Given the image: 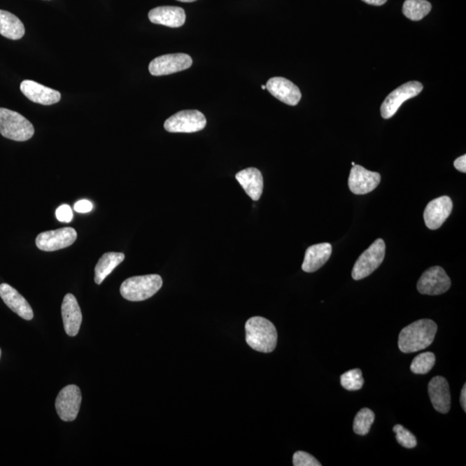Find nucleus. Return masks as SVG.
<instances>
[{"mask_svg":"<svg viewBox=\"0 0 466 466\" xmlns=\"http://www.w3.org/2000/svg\"><path fill=\"white\" fill-rule=\"evenodd\" d=\"M437 325L434 320L423 319L414 321L402 329L399 334L398 347L403 353H417L428 348L434 342Z\"/></svg>","mask_w":466,"mask_h":466,"instance_id":"1","label":"nucleus"},{"mask_svg":"<svg viewBox=\"0 0 466 466\" xmlns=\"http://www.w3.org/2000/svg\"><path fill=\"white\" fill-rule=\"evenodd\" d=\"M246 342L259 353H269L276 349L277 332L275 325L265 318H250L246 324Z\"/></svg>","mask_w":466,"mask_h":466,"instance_id":"2","label":"nucleus"},{"mask_svg":"<svg viewBox=\"0 0 466 466\" xmlns=\"http://www.w3.org/2000/svg\"><path fill=\"white\" fill-rule=\"evenodd\" d=\"M162 286V277L155 274L133 276L121 284L120 294L129 302H142L153 297Z\"/></svg>","mask_w":466,"mask_h":466,"instance_id":"3","label":"nucleus"},{"mask_svg":"<svg viewBox=\"0 0 466 466\" xmlns=\"http://www.w3.org/2000/svg\"><path fill=\"white\" fill-rule=\"evenodd\" d=\"M35 129L31 122L12 110L0 108V134L3 138L24 142L31 139Z\"/></svg>","mask_w":466,"mask_h":466,"instance_id":"4","label":"nucleus"},{"mask_svg":"<svg viewBox=\"0 0 466 466\" xmlns=\"http://www.w3.org/2000/svg\"><path fill=\"white\" fill-rule=\"evenodd\" d=\"M386 243L382 239H376L364 253L358 257L353 266L351 276L358 281L372 275L379 267L386 257Z\"/></svg>","mask_w":466,"mask_h":466,"instance_id":"5","label":"nucleus"},{"mask_svg":"<svg viewBox=\"0 0 466 466\" xmlns=\"http://www.w3.org/2000/svg\"><path fill=\"white\" fill-rule=\"evenodd\" d=\"M206 125V117L199 111L184 110L169 118L164 128L172 133H193L202 131Z\"/></svg>","mask_w":466,"mask_h":466,"instance_id":"6","label":"nucleus"},{"mask_svg":"<svg viewBox=\"0 0 466 466\" xmlns=\"http://www.w3.org/2000/svg\"><path fill=\"white\" fill-rule=\"evenodd\" d=\"M423 90V85L419 81H409L397 90L390 92L384 99L381 106V115L386 120H388L397 113L403 103L409 99L416 97Z\"/></svg>","mask_w":466,"mask_h":466,"instance_id":"7","label":"nucleus"},{"mask_svg":"<svg viewBox=\"0 0 466 466\" xmlns=\"http://www.w3.org/2000/svg\"><path fill=\"white\" fill-rule=\"evenodd\" d=\"M193 60L190 55L184 53L161 55L151 61L149 71L154 76L171 75L190 69Z\"/></svg>","mask_w":466,"mask_h":466,"instance_id":"8","label":"nucleus"},{"mask_svg":"<svg viewBox=\"0 0 466 466\" xmlns=\"http://www.w3.org/2000/svg\"><path fill=\"white\" fill-rule=\"evenodd\" d=\"M451 287V279L439 266L429 268L418 281L417 290L421 295H439L446 293Z\"/></svg>","mask_w":466,"mask_h":466,"instance_id":"9","label":"nucleus"},{"mask_svg":"<svg viewBox=\"0 0 466 466\" xmlns=\"http://www.w3.org/2000/svg\"><path fill=\"white\" fill-rule=\"evenodd\" d=\"M81 392L76 386H68L62 388L55 400V409L59 417L64 421H73L79 414Z\"/></svg>","mask_w":466,"mask_h":466,"instance_id":"10","label":"nucleus"},{"mask_svg":"<svg viewBox=\"0 0 466 466\" xmlns=\"http://www.w3.org/2000/svg\"><path fill=\"white\" fill-rule=\"evenodd\" d=\"M77 239V232L72 227H64L55 231L40 233L36 236V245L43 251H55L72 246Z\"/></svg>","mask_w":466,"mask_h":466,"instance_id":"11","label":"nucleus"},{"mask_svg":"<svg viewBox=\"0 0 466 466\" xmlns=\"http://www.w3.org/2000/svg\"><path fill=\"white\" fill-rule=\"evenodd\" d=\"M453 201L449 196L432 199L424 211V221L430 230H437L445 223L453 211Z\"/></svg>","mask_w":466,"mask_h":466,"instance_id":"12","label":"nucleus"},{"mask_svg":"<svg viewBox=\"0 0 466 466\" xmlns=\"http://www.w3.org/2000/svg\"><path fill=\"white\" fill-rule=\"evenodd\" d=\"M380 181L379 173L369 171L360 165H354L351 170L348 186L355 195H366L375 190Z\"/></svg>","mask_w":466,"mask_h":466,"instance_id":"13","label":"nucleus"},{"mask_svg":"<svg viewBox=\"0 0 466 466\" xmlns=\"http://www.w3.org/2000/svg\"><path fill=\"white\" fill-rule=\"evenodd\" d=\"M267 90L274 97L288 106H295L301 101L302 92L292 81L283 77H274L266 85Z\"/></svg>","mask_w":466,"mask_h":466,"instance_id":"14","label":"nucleus"},{"mask_svg":"<svg viewBox=\"0 0 466 466\" xmlns=\"http://www.w3.org/2000/svg\"><path fill=\"white\" fill-rule=\"evenodd\" d=\"M20 90L29 101L41 105H54L61 99L60 92L33 80H24L20 85Z\"/></svg>","mask_w":466,"mask_h":466,"instance_id":"15","label":"nucleus"},{"mask_svg":"<svg viewBox=\"0 0 466 466\" xmlns=\"http://www.w3.org/2000/svg\"><path fill=\"white\" fill-rule=\"evenodd\" d=\"M428 394L436 411L447 414L451 409V394L449 382L445 377L435 376L428 383Z\"/></svg>","mask_w":466,"mask_h":466,"instance_id":"16","label":"nucleus"},{"mask_svg":"<svg viewBox=\"0 0 466 466\" xmlns=\"http://www.w3.org/2000/svg\"><path fill=\"white\" fill-rule=\"evenodd\" d=\"M62 316L66 334L71 337L76 336L83 323V313L75 295H65L62 304Z\"/></svg>","mask_w":466,"mask_h":466,"instance_id":"17","label":"nucleus"},{"mask_svg":"<svg viewBox=\"0 0 466 466\" xmlns=\"http://www.w3.org/2000/svg\"><path fill=\"white\" fill-rule=\"evenodd\" d=\"M0 297L10 310L26 320H31L34 317L33 310L23 295L18 293L9 284H0Z\"/></svg>","mask_w":466,"mask_h":466,"instance_id":"18","label":"nucleus"},{"mask_svg":"<svg viewBox=\"0 0 466 466\" xmlns=\"http://www.w3.org/2000/svg\"><path fill=\"white\" fill-rule=\"evenodd\" d=\"M151 23L178 28L186 22L185 10L178 6H159L149 13Z\"/></svg>","mask_w":466,"mask_h":466,"instance_id":"19","label":"nucleus"},{"mask_svg":"<svg viewBox=\"0 0 466 466\" xmlns=\"http://www.w3.org/2000/svg\"><path fill=\"white\" fill-rule=\"evenodd\" d=\"M332 253L331 243H317L306 249L302 271L313 273L320 269L329 260Z\"/></svg>","mask_w":466,"mask_h":466,"instance_id":"20","label":"nucleus"},{"mask_svg":"<svg viewBox=\"0 0 466 466\" xmlns=\"http://www.w3.org/2000/svg\"><path fill=\"white\" fill-rule=\"evenodd\" d=\"M236 179L253 201H258L260 199L264 190V178L259 169L256 168L243 169L236 174Z\"/></svg>","mask_w":466,"mask_h":466,"instance_id":"21","label":"nucleus"},{"mask_svg":"<svg viewBox=\"0 0 466 466\" xmlns=\"http://www.w3.org/2000/svg\"><path fill=\"white\" fill-rule=\"evenodd\" d=\"M0 34L12 40H20L25 34L24 25L14 14L0 10Z\"/></svg>","mask_w":466,"mask_h":466,"instance_id":"22","label":"nucleus"},{"mask_svg":"<svg viewBox=\"0 0 466 466\" xmlns=\"http://www.w3.org/2000/svg\"><path fill=\"white\" fill-rule=\"evenodd\" d=\"M125 260V254L121 253H106L99 259L94 269V282L96 284H101L114 271L117 266Z\"/></svg>","mask_w":466,"mask_h":466,"instance_id":"23","label":"nucleus"},{"mask_svg":"<svg viewBox=\"0 0 466 466\" xmlns=\"http://www.w3.org/2000/svg\"><path fill=\"white\" fill-rule=\"evenodd\" d=\"M432 5L427 0H406L402 6V13L412 21L423 20L431 12Z\"/></svg>","mask_w":466,"mask_h":466,"instance_id":"24","label":"nucleus"},{"mask_svg":"<svg viewBox=\"0 0 466 466\" xmlns=\"http://www.w3.org/2000/svg\"><path fill=\"white\" fill-rule=\"evenodd\" d=\"M375 421V414L372 409L364 408L357 414L353 423V431L358 435L368 434Z\"/></svg>","mask_w":466,"mask_h":466,"instance_id":"25","label":"nucleus"},{"mask_svg":"<svg viewBox=\"0 0 466 466\" xmlns=\"http://www.w3.org/2000/svg\"><path fill=\"white\" fill-rule=\"evenodd\" d=\"M435 362V355L431 351L421 353L414 358L410 369L414 374H427L434 367Z\"/></svg>","mask_w":466,"mask_h":466,"instance_id":"26","label":"nucleus"},{"mask_svg":"<svg viewBox=\"0 0 466 466\" xmlns=\"http://www.w3.org/2000/svg\"><path fill=\"white\" fill-rule=\"evenodd\" d=\"M340 383L346 390L356 391L361 390L365 383L361 369H354L344 373L340 376Z\"/></svg>","mask_w":466,"mask_h":466,"instance_id":"27","label":"nucleus"},{"mask_svg":"<svg viewBox=\"0 0 466 466\" xmlns=\"http://www.w3.org/2000/svg\"><path fill=\"white\" fill-rule=\"evenodd\" d=\"M393 431L395 432V438L397 442L405 449H412L417 445V440L411 432L409 431L402 425H395L393 428Z\"/></svg>","mask_w":466,"mask_h":466,"instance_id":"28","label":"nucleus"},{"mask_svg":"<svg viewBox=\"0 0 466 466\" xmlns=\"http://www.w3.org/2000/svg\"><path fill=\"white\" fill-rule=\"evenodd\" d=\"M293 465L295 466H320L321 464L312 455L298 451L293 456Z\"/></svg>","mask_w":466,"mask_h":466,"instance_id":"29","label":"nucleus"},{"mask_svg":"<svg viewBox=\"0 0 466 466\" xmlns=\"http://www.w3.org/2000/svg\"><path fill=\"white\" fill-rule=\"evenodd\" d=\"M55 216L59 221L69 223L73 218V210L69 205H62L57 209Z\"/></svg>","mask_w":466,"mask_h":466,"instance_id":"30","label":"nucleus"},{"mask_svg":"<svg viewBox=\"0 0 466 466\" xmlns=\"http://www.w3.org/2000/svg\"><path fill=\"white\" fill-rule=\"evenodd\" d=\"M92 206H92V202L87 201V199H83V201L76 203L75 206H73V209L77 213H87L91 212Z\"/></svg>","mask_w":466,"mask_h":466,"instance_id":"31","label":"nucleus"},{"mask_svg":"<svg viewBox=\"0 0 466 466\" xmlns=\"http://www.w3.org/2000/svg\"><path fill=\"white\" fill-rule=\"evenodd\" d=\"M454 167L455 169H458V171H460L462 173H465L466 172V155H461L460 157H458L456 159V160L454 161Z\"/></svg>","mask_w":466,"mask_h":466,"instance_id":"32","label":"nucleus"},{"mask_svg":"<svg viewBox=\"0 0 466 466\" xmlns=\"http://www.w3.org/2000/svg\"><path fill=\"white\" fill-rule=\"evenodd\" d=\"M460 403L462 408L464 409V411L466 412V384H464V387L462 388Z\"/></svg>","mask_w":466,"mask_h":466,"instance_id":"33","label":"nucleus"},{"mask_svg":"<svg viewBox=\"0 0 466 466\" xmlns=\"http://www.w3.org/2000/svg\"><path fill=\"white\" fill-rule=\"evenodd\" d=\"M362 1L368 3V5L380 6L384 5L388 0H362Z\"/></svg>","mask_w":466,"mask_h":466,"instance_id":"34","label":"nucleus"},{"mask_svg":"<svg viewBox=\"0 0 466 466\" xmlns=\"http://www.w3.org/2000/svg\"><path fill=\"white\" fill-rule=\"evenodd\" d=\"M177 1L183 2V3H192L197 1V0H177Z\"/></svg>","mask_w":466,"mask_h":466,"instance_id":"35","label":"nucleus"},{"mask_svg":"<svg viewBox=\"0 0 466 466\" xmlns=\"http://www.w3.org/2000/svg\"><path fill=\"white\" fill-rule=\"evenodd\" d=\"M262 90H266V86H264V85H262Z\"/></svg>","mask_w":466,"mask_h":466,"instance_id":"36","label":"nucleus"},{"mask_svg":"<svg viewBox=\"0 0 466 466\" xmlns=\"http://www.w3.org/2000/svg\"><path fill=\"white\" fill-rule=\"evenodd\" d=\"M351 165L354 166V165H356V164H355V162H351Z\"/></svg>","mask_w":466,"mask_h":466,"instance_id":"37","label":"nucleus"},{"mask_svg":"<svg viewBox=\"0 0 466 466\" xmlns=\"http://www.w3.org/2000/svg\"><path fill=\"white\" fill-rule=\"evenodd\" d=\"M0 358H1V349H0Z\"/></svg>","mask_w":466,"mask_h":466,"instance_id":"38","label":"nucleus"}]
</instances>
